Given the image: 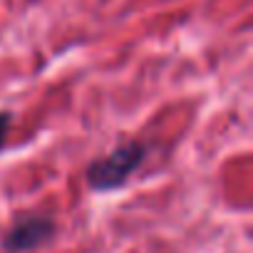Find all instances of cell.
I'll use <instances>...</instances> for the list:
<instances>
[{
  "label": "cell",
  "mask_w": 253,
  "mask_h": 253,
  "mask_svg": "<svg viewBox=\"0 0 253 253\" xmlns=\"http://www.w3.org/2000/svg\"><path fill=\"white\" fill-rule=\"evenodd\" d=\"M147 157H149V144L147 142L126 139V142L117 144L107 157H99V159L87 164V169H84L87 186L97 194L124 189L126 181L142 169Z\"/></svg>",
  "instance_id": "6da1fadb"
},
{
  "label": "cell",
  "mask_w": 253,
  "mask_h": 253,
  "mask_svg": "<svg viewBox=\"0 0 253 253\" xmlns=\"http://www.w3.org/2000/svg\"><path fill=\"white\" fill-rule=\"evenodd\" d=\"M57 223L47 213H20L13 218L8 231L3 233V246L5 253H30L38 248H45L55 238Z\"/></svg>",
  "instance_id": "7a4b0ae2"
},
{
  "label": "cell",
  "mask_w": 253,
  "mask_h": 253,
  "mask_svg": "<svg viewBox=\"0 0 253 253\" xmlns=\"http://www.w3.org/2000/svg\"><path fill=\"white\" fill-rule=\"evenodd\" d=\"M10 126H13V112L0 109V152H3V149H5V144H8Z\"/></svg>",
  "instance_id": "3957f363"
}]
</instances>
